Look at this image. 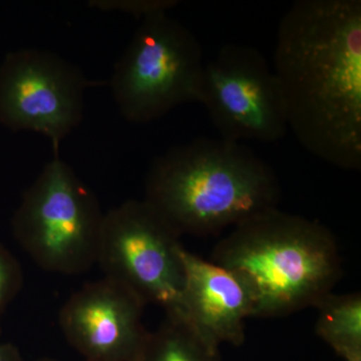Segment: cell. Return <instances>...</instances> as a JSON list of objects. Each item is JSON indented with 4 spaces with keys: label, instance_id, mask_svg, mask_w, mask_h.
<instances>
[{
    "label": "cell",
    "instance_id": "cell-1",
    "mask_svg": "<svg viewBox=\"0 0 361 361\" xmlns=\"http://www.w3.org/2000/svg\"><path fill=\"white\" fill-rule=\"evenodd\" d=\"M273 63L299 144L334 167L360 171V0L293 2Z\"/></svg>",
    "mask_w": 361,
    "mask_h": 361
},
{
    "label": "cell",
    "instance_id": "cell-2",
    "mask_svg": "<svg viewBox=\"0 0 361 361\" xmlns=\"http://www.w3.org/2000/svg\"><path fill=\"white\" fill-rule=\"evenodd\" d=\"M281 187L269 164L242 142L202 137L156 157L144 201L175 230L208 236L278 208Z\"/></svg>",
    "mask_w": 361,
    "mask_h": 361
},
{
    "label": "cell",
    "instance_id": "cell-3",
    "mask_svg": "<svg viewBox=\"0 0 361 361\" xmlns=\"http://www.w3.org/2000/svg\"><path fill=\"white\" fill-rule=\"evenodd\" d=\"M211 261L248 282L255 296L254 317L315 307L342 274L334 234L319 222L278 208L232 228Z\"/></svg>",
    "mask_w": 361,
    "mask_h": 361
},
{
    "label": "cell",
    "instance_id": "cell-4",
    "mask_svg": "<svg viewBox=\"0 0 361 361\" xmlns=\"http://www.w3.org/2000/svg\"><path fill=\"white\" fill-rule=\"evenodd\" d=\"M104 218L94 192L54 155L21 197L11 229L42 269L80 275L97 264Z\"/></svg>",
    "mask_w": 361,
    "mask_h": 361
},
{
    "label": "cell",
    "instance_id": "cell-5",
    "mask_svg": "<svg viewBox=\"0 0 361 361\" xmlns=\"http://www.w3.org/2000/svg\"><path fill=\"white\" fill-rule=\"evenodd\" d=\"M201 44L168 13L141 20L116 63L111 87L123 118L159 120L185 104L199 103L204 71Z\"/></svg>",
    "mask_w": 361,
    "mask_h": 361
},
{
    "label": "cell",
    "instance_id": "cell-6",
    "mask_svg": "<svg viewBox=\"0 0 361 361\" xmlns=\"http://www.w3.org/2000/svg\"><path fill=\"white\" fill-rule=\"evenodd\" d=\"M180 235L144 200H128L104 213L97 264L104 278L180 314L185 285Z\"/></svg>",
    "mask_w": 361,
    "mask_h": 361
},
{
    "label": "cell",
    "instance_id": "cell-7",
    "mask_svg": "<svg viewBox=\"0 0 361 361\" xmlns=\"http://www.w3.org/2000/svg\"><path fill=\"white\" fill-rule=\"evenodd\" d=\"M200 104L220 137L275 142L288 130L281 89L255 47L227 44L204 66Z\"/></svg>",
    "mask_w": 361,
    "mask_h": 361
},
{
    "label": "cell",
    "instance_id": "cell-8",
    "mask_svg": "<svg viewBox=\"0 0 361 361\" xmlns=\"http://www.w3.org/2000/svg\"><path fill=\"white\" fill-rule=\"evenodd\" d=\"M92 82L77 66L51 51L23 49L0 63V123L30 130L59 145L82 122Z\"/></svg>",
    "mask_w": 361,
    "mask_h": 361
},
{
    "label": "cell",
    "instance_id": "cell-9",
    "mask_svg": "<svg viewBox=\"0 0 361 361\" xmlns=\"http://www.w3.org/2000/svg\"><path fill=\"white\" fill-rule=\"evenodd\" d=\"M144 308L134 294L104 277L68 299L59 329L85 361H134L149 334Z\"/></svg>",
    "mask_w": 361,
    "mask_h": 361
},
{
    "label": "cell",
    "instance_id": "cell-10",
    "mask_svg": "<svg viewBox=\"0 0 361 361\" xmlns=\"http://www.w3.org/2000/svg\"><path fill=\"white\" fill-rule=\"evenodd\" d=\"M185 285L179 320L208 348L245 341V322L254 317L255 296L241 275L183 248ZM170 318V317H169Z\"/></svg>",
    "mask_w": 361,
    "mask_h": 361
},
{
    "label": "cell",
    "instance_id": "cell-11",
    "mask_svg": "<svg viewBox=\"0 0 361 361\" xmlns=\"http://www.w3.org/2000/svg\"><path fill=\"white\" fill-rule=\"evenodd\" d=\"M317 310L316 332L344 360L361 357L360 293L323 297Z\"/></svg>",
    "mask_w": 361,
    "mask_h": 361
},
{
    "label": "cell",
    "instance_id": "cell-12",
    "mask_svg": "<svg viewBox=\"0 0 361 361\" xmlns=\"http://www.w3.org/2000/svg\"><path fill=\"white\" fill-rule=\"evenodd\" d=\"M134 361H220L219 351L201 341L184 323L173 318L149 332Z\"/></svg>",
    "mask_w": 361,
    "mask_h": 361
},
{
    "label": "cell",
    "instance_id": "cell-13",
    "mask_svg": "<svg viewBox=\"0 0 361 361\" xmlns=\"http://www.w3.org/2000/svg\"><path fill=\"white\" fill-rule=\"evenodd\" d=\"M177 0H90L89 6L102 11H120L140 20L177 6Z\"/></svg>",
    "mask_w": 361,
    "mask_h": 361
},
{
    "label": "cell",
    "instance_id": "cell-14",
    "mask_svg": "<svg viewBox=\"0 0 361 361\" xmlns=\"http://www.w3.org/2000/svg\"><path fill=\"white\" fill-rule=\"evenodd\" d=\"M23 272L20 261L0 242V317L20 293Z\"/></svg>",
    "mask_w": 361,
    "mask_h": 361
},
{
    "label": "cell",
    "instance_id": "cell-15",
    "mask_svg": "<svg viewBox=\"0 0 361 361\" xmlns=\"http://www.w3.org/2000/svg\"><path fill=\"white\" fill-rule=\"evenodd\" d=\"M0 361H23V357L14 344L0 343Z\"/></svg>",
    "mask_w": 361,
    "mask_h": 361
},
{
    "label": "cell",
    "instance_id": "cell-16",
    "mask_svg": "<svg viewBox=\"0 0 361 361\" xmlns=\"http://www.w3.org/2000/svg\"><path fill=\"white\" fill-rule=\"evenodd\" d=\"M35 361H59V360H54V358H51V357H42V358H39V360H37Z\"/></svg>",
    "mask_w": 361,
    "mask_h": 361
},
{
    "label": "cell",
    "instance_id": "cell-17",
    "mask_svg": "<svg viewBox=\"0 0 361 361\" xmlns=\"http://www.w3.org/2000/svg\"><path fill=\"white\" fill-rule=\"evenodd\" d=\"M345 361H361V357L355 358V360H345Z\"/></svg>",
    "mask_w": 361,
    "mask_h": 361
}]
</instances>
